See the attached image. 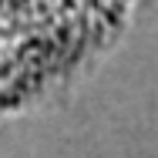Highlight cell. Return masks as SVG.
I'll use <instances>...</instances> for the list:
<instances>
[{"label": "cell", "mask_w": 158, "mask_h": 158, "mask_svg": "<svg viewBox=\"0 0 158 158\" xmlns=\"http://www.w3.org/2000/svg\"><path fill=\"white\" fill-rule=\"evenodd\" d=\"M125 7H0V108L64 88L111 44Z\"/></svg>", "instance_id": "6da1fadb"}]
</instances>
